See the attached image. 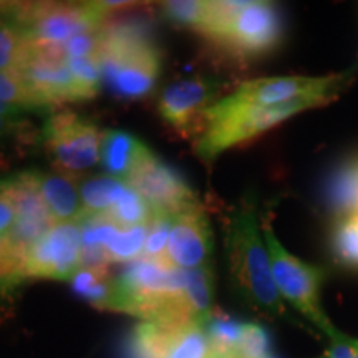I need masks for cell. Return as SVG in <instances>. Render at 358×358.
Listing matches in <instances>:
<instances>
[{"label":"cell","mask_w":358,"mask_h":358,"mask_svg":"<svg viewBox=\"0 0 358 358\" xmlns=\"http://www.w3.org/2000/svg\"><path fill=\"white\" fill-rule=\"evenodd\" d=\"M35 182L53 222H75L83 216L80 187L69 174L35 171Z\"/></svg>","instance_id":"obj_18"},{"label":"cell","mask_w":358,"mask_h":358,"mask_svg":"<svg viewBox=\"0 0 358 358\" xmlns=\"http://www.w3.org/2000/svg\"><path fill=\"white\" fill-rule=\"evenodd\" d=\"M127 185L133 187L153 213L178 214L199 204L198 196L173 166L151 153L131 173Z\"/></svg>","instance_id":"obj_12"},{"label":"cell","mask_w":358,"mask_h":358,"mask_svg":"<svg viewBox=\"0 0 358 358\" xmlns=\"http://www.w3.org/2000/svg\"><path fill=\"white\" fill-rule=\"evenodd\" d=\"M32 52L29 38L10 22L0 19V71L19 75Z\"/></svg>","instance_id":"obj_22"},{"label":"cell","mask_w":358,"mask_h":358,"mask_svg":"<svg viewBox=\"0 0 358 358\" xmlns=\"http://www.w3.org/2000/svg\"><path fill=\"white\" fill-rule=\"evenodd\" d=\"M129 2H0V19L22 30L35 48L64 52L65 43L82 32L100 30L115 8ZM65 53V52H64Z\"/></svg>","instance_id":"obj_3"},{"label":"cell","mask_w":358,"mask_h":358,"mask_svg":"<svg viewBox=\"0 0 358 358\" xmlns=\"http://www.w3.org/2000/svg\"><path fill=\"white\" fill-rule=\"evenodd\" d=\"M173 214L153 213V217L148 222V234L143 259H150L164 266H171L168 261V241L171 231ZM173 267V266H171Z\"/></svg>","instance_id":"obj_25"},{"label":"cell","mask_w":358,"mask_h":358,"mask_svg":"<svg viewBox=\"0 0 358 358\" xmlns=\"http://www.w3.org/2000/svg\"><path fill=\"white\" fill-rule=\"evenodd\" d=\"M131 358H211V342L198 322H141L129 338Z\"/></svg>","instance_id":"obj_10"},{"label":"cell","mask_w":358,"mask_h":358,"mask_svg":"<svg viewBox=\"0 0 358 358\" xmlns=\"http://www.w3.org/2000/svg\"><path fill=\"white\" fill-rule=\"evenodd\" d=\"M127 182L111 176H100L85 179L80 182V198L83 204V216H95V214H108L116 201L122 198L127 189Z\"/></svg>","instance_id":"obj_19"},{"label":"cell","mask_w":358,"mask_h":358,"mask_svg":"<svg viewBox=\"0 0 358 358\" xmlns=\"http://www.w3.org/2000/svg\"><path fill=\"white\" fill-rule=\"evenodd\" d=\"M151 153L153 151L131 133L123 129H108L103 133L100 161L111 178L127 182L134 169Z\"/></svg>","instance_id":"obj_17"},{"label":"cell","mask_w":358,"mask_h":358,"mask_svg":"<svg viewBox=\"0 0 358 358\" xmlns=\"http://www.w3.org/2000/svg\"><path fill=\"white\" fill-rule=\"evenodd\" d=\"M100 35L101 73L111 92L127 100L150 95L159 77L161 57L145 27L105 22Z\"/></svg>","instance_id":"obj_4"},{"label":"cell","mask_w":358,"mask_h":358,"mask_svg":"<svg viewBox=\"0 0 358 358\" xmlns=\"http://www.w3.org/2000/svg\"><path fill=\"white\" fill-rule=\"evenodd\" d=\"M17 224V213L12 208V204L0 196V236L10 234Z\"/></svg>","instance_id":"obj_33"},{"label":"cell","mask_w":358,"mask_h":358,"mask_svg":"<svg viewBox=\"0 0 358 358\" xmlns=\"http://www.w3.org/2000/svg\"><path fill=\"white\" fill-rule=\"evenodd\" d=\"M332 243L338 261L347 267L358 268V216L338 219Z\"/></svg>","instance_id":"obj_26"},{"label":"cell","mask_w":358,"mask_h":358,"mask_svg":"<svg viewBox=\"0 0 358 358\" xmlns=\"http://www.w3.org/2000/svg\"><path fill=\"white\" fill-rule=\"evenodd\" d=\"M0 101L17 106L24 111H47L50 108L35 96L19 77L0 71Z\"/></svg>","instance_id":"obj_28"},{"label":"cell","mask_w":358,"mask_h":358,"mask_svg":"<svg viewBox=\"0 0 358 358\" xmlns=\"http://www.w3.org/2000/svg\"><path fill=\"white\" fill-rule=\"evenodd\" d=\"M214 239L203 206L196 204L174 214L168 241V261L173 267L191 271L211 266Z\"/></svg>","instance_id":"obj_15"},{"label":"cell","mask_w":358,"mask_h":358,"mask_svg":"<svg viewBox=\"0 0 358 358\" xmlns=\"http://www.w3.org/2000/svg\"><path fill=\"white\" fill-rule=\"evenodd\" d=\"M324 105L327 103L320 100H297L275 106H254L241 105L226 96L206 111L204 127L194 146L196 155L211 163L229 148L252 140L290 116Z\"/></svg>","instance_id":"obj_5"},{"label":"cell","mask_w":358,"mask_h":358,"mask_svg":"<svg viewBox=\"0 0 358 358\" xmlns=\"http://www.w3.org/2000/svg\"><path fill=\"white\" fill-rule=\"evenodd\" d=\"M82 267L80 222L55 224L27 250L25 279L71 280Z\"/></svg>","instance_id":"obj_11"},{"label":"cell","mask_w":358,"mask_h":358,"mask_svg":"<svg viewBox=\"0 0 358 358\" xmlns=\"http://www.w3.org/2000/svg\"><path fill=\"white\" fill-rule=\"evenodd\" d=\"M353 358H358V353H357V355H355V357H353Z\"/></svg>","instance_id":"obj_36"},{"label":"cell","mask_w":358,"mask_h":358,"mask_svg":"<svg viewBox=\"0 0 358 358\" xmlns=\"http://www.w3.org/2000/svg\"><path fill=\"white\" fill-rule=\"evenodd\" d=\"M20 113H27V111L17 108V106L8 105V103L0 101V115H20Z\"/></svg>","instance_id":"obj_34"},{"label":"cell","mask_w":358,"mask_h":358,"mask_svg":"<svg viewBox=\"0 0 358 358\" xmlns=\"http://www.w3.org/2000/svg\"><path fill=\"white\" fill-rule=\"evenodd\" d=\"M25 254L8 236H0V299H6L25 280Z\"/></svg>","instance_id":"obj_23"},{"label":"cell","mask_w":358,"mask_h":358,"mask_svg":"<svg viewBox=\"0 0 358 358\" xmlns=\"http://www.w3.org/2000/svg\"><path fill=\"white\" fill-rule=\"evenodd\" d=\"M329 198L338 219L358 216V159L347 163L334 174Z\"/></svg>","instance_id":"obj_20"},{"label":"cell","mask_w":358,"mask_h":358,"mask_svg":"<svg viewBox=\"0 0 358 358\" xmlns=\"http://www.w3.org/2000/svg\"><path fill=\"white\" fill-rule=\"evenodd\" d=\"M0 196H3L17 213L15 227L7 236L27 256V250L35 241L55 226L38 192L35 171H22L0 179Z\"/></svg>","instance_id":"obj_13"},{"label":"cell","mask_w":358,"mask_h":358,"mask_svg":"<svg viewBox=\"0 0 358 358\" xmlns=\"http://www.w3.org/2000/svg\"><path fill=\"white\" fill-rule=\"evenodd\" d=\"M66 64L73 75L75 82L82 90V95L85 100H92L98 95L101 87V65L100 58H66Z\"/></svg>","instance_id":"obj_29"},{"label":"cell","mask_w":358,"mask_h":358,"mask_svg":"<svg viewBox=\"0 0 358 358\" xmlns=\"http://www.w3.org/2000/svg\"><path fill=\"white\" fill-rule=\"evenodd\" d=\"M47 108L65 101H83L64 52L32 47L29 58L17 75Z\"/></svg>","instance_id":"obj_14"},{"label":"cell","mask_w":358,"mask_h":358,"mask_svg":"<svg viewBox=\"0 0 358 358\" xmlns=\"http://www.w3.org/2000/svg\"><path fill=\"white\" fill-rule=\"evenodd\" d=\"M208 7L209 2L204 0H176V2H164L163 12L173 24L187 27L199 34L208 19Z\"/></svg>","instance_id":"obj_27"},{"label":"cell","mask_w":358,"mask_h":358,"mask_svg":"<svg viewBox=\"0 0 358 358\" xmlns=\"http://www.w3.org/2000/svg\"><path fill=\"white\" fill-rule=\"evenodd\" d=\"M70 284L75 295L87 301L90 306L100 310L110 308L111 295H113V277L92 271V268L80 267L71 277Z\"/></svg>","instance_id":"obj_21"},{"label":"cell","mask_w":358,"mask_h":358,"mask_svg":"<svg viewBox=\"0 0 358 358\" xmlns=\"http://www.w3.org/2000/svg\"><path fill=\"white\" fill-rule=\"evenodd\" d=\"M199 35L232 55L256 58L277 48L284 25L271 2H209L208 19Z\"/></svg>","instance_id":"obj_6"},{"label":"cell","mask_w":358,"mask_h":358,"mask_svg":"<svg viewBox=\"0 0 358 358\" xmlns=\"http://www.w3.org/2000/svg\"><path fill=\"white\" fill-rule=\"evenodd\" d=\"M30 124L22 120L20 115H0V141L20 134Z\"/></svg>","instance_id":"obj_32"},{"label":"cell","mask_w":358,"mask_h":358,"mask_svg":"<svg viewBox=\"0 0 358 358\" xmlns=\"http://www.w3.org/2000/svg\"><path fill=\"white\" fill-rule=\"evenodd\" d=\"M100 30L82 32L75 35V37H71L64 47L65 57L66 58H90V57L100 58V50H101Z\"/></svg>","instance_id":"obj_30"},{"label":"cell","mask_w":358,"mask_h":358,"mask_svg":"<svg viewBox=\"0 0 358 358\" xmlns=\"http://www.w3.org/2000/svg\"><path fill=\"white\" fill-rule=\"evenodd\" d=\"M224 244L231 285L237 299L266 319H289L287 307L272 275L271 257L252 194H245L226 216Z\"/></svg>","instance_id":"obj_1"},{"label":"cell","mask_w":358,"mask_h":358,"mask_svg":"<svg viewBox=\"0 0 358 358\" xmlns=\"http://www.w3.org/2000/svg\"><path fill=\"white\" fill-rule=\"evenodd\" d=\"M108 310L155 324L198 322L186 292V271L143 257L113 277Z\"/></svg>","instance_id":"obj_2"},{"label":"cell","mask_w":358,"mask_h":358,"mask_svg":"<svg viewBox=\"0 0 358 358\" xmlns=\"http://www.w3.org/2000/svg\"><path fill=\"white\" fill-rule=\"evenodd\" d=\"M262 234L271 257L272 275L280 297L302 317H306L308 324L324 334L330 342L342 338L343 334L335 329L322 307V285L325 280L324 268L303 262L302 259L290 254L280 244L268 221H262Z\"/></svg>","instance_id":"obj_7"},{"label":"cell","mask_w":358,"mask_h":358,"mask_svg":"<svg viewBox=\"0 0 358 358\" xmlns=\"http://www.w3.org/2000/svg\"><path fill=\"white\" fill-rule=\"evenodd\" d=\"M216 90V83L204 77L178 80L161 93L158 110L173 128L186 134L194 124L204 122Z\"/></svg>","instance_id":"obj_16"},{"label":"cell","mask_w":358,"mask_h":358,"mask_svg":"<svg viewBox=\"0 0 358 358\" xmlns=\"http://www.w3.org/2000/svg\"><path fill=\"white\" fill-rule=\"evenodd\" d=\"M103 133L96 123L73 111L52 113L43 127V141L53 161L66 171H85L100 161Z\"/></svg>","instance_id":"obj_8"},{"label":"cell","mask_w":358,"mask_h":358,"mask_svg":"<svg viewBox=\"0 0 358 358\" xmlns=\"http://www.w3.org/2000/svg\"><path fill=\"white\" fill-rule=\"evenodd\" d=\"M267 358H277V357H274V355H271V357H267Z\"/></svg>","instance_id":"obj_35"},{"label":"cell","mask_w":358,"mask_h":358,"mask_svg":"<svg viewBox=\"0 0 358 358\" xmlns=\"http://www.w3.org/2000/svg\"><path fill=\"white\" fill-rule=\"evenodd\" d=\"M106 216L120 227H134L145 226L150 222L153 217V211L133 187L127 186L122 198L116 201V204Z\"/></svg>","instance_id":"obj_24"},{"label":"cell","mask_w":358,"mask_h":358,"mask_svg":"<svg viewBox=\"0 0 358 358\" xmlns=\"http://www.w3.org/2000/svg\"><path fill=\"white\" fill-rule=\"evenodd\" d=\"M353 70L327 77H268L241 85L229 98L241 105L275 106L297 100L332 101L352 82Z\"/></svg>","instance_id":"obj_9"},{"label":"cell","mask_w":358,"mask_h":358,"mask_svg":"<svg viewBox=\"0 0 358 358\" xmlns=\"http://www.w3.org/2000/svg\"><path fill=\"white\" fill-rule=\"evenodd\" d=\"M358 353V338H350L343 335L342 338L332 342V347L320 358H353Z\"/></svg>","instance_id":"obj_31"}]
</instances>
